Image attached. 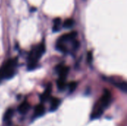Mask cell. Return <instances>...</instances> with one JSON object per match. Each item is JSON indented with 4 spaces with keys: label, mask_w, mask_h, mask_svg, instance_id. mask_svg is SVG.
Wrapping results in <instances>:
<instances>
[{
    "label": "cell",
    "mask_w": 127,
    "mask_h": 126,
    "mask_svg": "<svg viewBox=\"0 0 127 126\" xmlns=\"http://www.w3.org/2000/svg\"><path fill=\"white\" fill-rule=\"evenodd\" d=\"M77 36V33L75 31L66 33L63 35L62 36H60L58 39H57V42H62V43H65V42L68 41H74L76 39V36Z\"/></svg>",
    "instance_id": "cell-4"
},
{
    "label": "cell",
    "mask_w": 127,
    "mask_h": 126,
    "mask_svg": "<svg viewBox=\"0 0 127 126\" xmlns=\"http://www.w3.org/2000/svg\"><path fill=\"white\" fill-rule=\"evenodd\" d=\"M51 85H48V86L47 87V88L45 89V92L42 94V96L40 97V99L42 101H45L47 100L51 95Z\"/></svg>",
    "instance_id": "cell-8"
},
{
    "label": "cell",
    "mask_w": 127,
    "mask_h": 126,
    "mask_svg": "<svg viewBox=\"0 0 127 126\" xmlns=\"http://www.w3.org/2000/svg\"><path fill=\"white\" fill-rule=\"evenodd\" d=\"M56 48L57 50H58L60 52L63 53H65L67 51V48L65 45V43H62V42H57L56 44Z\"/></svg>",
    "instance_id": "cell-14"
},
{
    "label": "cell",
    "mask_w": 127,
    "mask_h": 126,
    "mask_svg": "<svg viewBox=\"0 0 127 126\" xmlns=\"http://www.w3.org/2000/svg\"><path fill=\"white\" fill-rule=\"evenodd\" d=\"M45 52V45L42 42L35 47H33L28 56V70L33 71L37 66V62L39 59L42 57V56Z\"/></svg>",
    "instance_id": "cell-1"
},
{
    "label": "cell",
    "mask_w": 127,
    "mask_h": 126,
    "mask_svg": "<svg viewBox=\"0 0 127 126\" xmlns=\"http://www.w3.org/2000/svg\"><path fill=\"white\" fill-rule=\"evenodd\" d=\"M77 84L75 82H71V83H69V85H68V89H69L70 92L74 91L75 89H76V88H77Z\"/></svg>",
    "instance_id": "cell-16"
},
{
    "label": "cell",
    "mask_w": 127,
    "mask_h": 126,
    "mask_svg": "<svg viewBox=\"0 0 127 126\" xmlns=\"http://www.w3.org/2000/svg\"><path fill=\"white\" fill-rule=\"evenodd\" d=\"M62 25V21L60 18H56L54 20V26H53V31L54 32H58L60 30V27Z\"/></svg>",
    "instance_id": "cell-12"
},
{
    "label": "cell",
    "mask_w": 127,
    "mask_h": 126,
    "mask_svg": "<svg viewBox=\"0 0 127 126\" xmlns=\"http://www.w3.org/2000/svg\"><path fill=\"white\" fill-rule=\"evenodd\" d=\"M74 24V21L72 19H67L64 21L63 26L65 28H71L73 27Z\"/></svg>",
    "instance_id": "cell-13"
},
{
    "label": "cell",
    "mask_w": 127,
    "mask_h": 126,
    "mask_svg": "<svg viewBox=\"0 0 127 126\" xmlns=\"http://www.w3.org/2000/svg\"><path fill=\"white\" fill-rule=\"evenodd\" d=\"M29 108H30V104H29L28 102L25 101V102H22V103L19 106L18 110H19V113L24 114H25V113L28 111Z\"/></svg>",
    "instance_id": "cell-7"
},
{
    "label": "cell",
    "mask_w": 127,
    "mask_h": 126,
    "mask_svg": "<svg viewBox=\"0 0 127 126\" xmlns=\"http://www.w3.org/2000/svg\"><path fill=\"white\" fill-rule=\"evenodd\" d=\"M112 83L115 86H116L121 91L127 93V82H124V81H119V82L112 81Z\"/></svg>",
    "instance_id": "cell-6"
},
{
    "label": "cell",
    "mask_w": 127,
    "mask_h": 126,
    "mask_svg": "<svg viewBox=\"0 0 127 126\" xmlns=\"http://www.w3.org/2000/svg\"><path fill=\"white\" fill-rule=\"evenodd\" d=\"M17 63V59L14 58L8 59L2 65L0 68V82L1 79H9L15 75Z\"/></svg>",
    "instance_id": "cell-2"
},
{
    "label": "cell",
    "mask_w": 127,
    "mask_h": 126,
    "mask_svg": "<svg viewBox=\"0 0 127 126\" xmlns=\"http://www.w3.org/2000/svg\"><path fill=\"white\" fill-rule=\"evenodd\" d=\"M57 88L60 91H63L66 88V82H65V78L60 77L57 82Z\"/></svg>",
    "instance_id": "cell-11"
},
{
    "label": "cell",
    "mask_w": 127,
    "mask_h": 126,
    "mask_svg": "<svg viewBox=\"0 0 127 126\" xmlns=\"http://www.w3.org/2000/svg\"><path fill=\"white\" fill-rule=\"evenodd\" d=\"M69 68L66 66H64L63 65H58L56 67V71L59 74L60 77L62 78H66L68 74Z\"/></svg>",
    "instance_id": "cell-5"
},
{
    "label": "cell",
    "mask_w": 127,
    "mask_h": 126,
    "mask_svg": "<svg viewBox=\"0 0 127 126\" xmlns=\"http://www.w3.org/2000/svg\"><path fill=\"white\" fill-rule=\"evenodd\" d=\"M111 100H112V95H111L110 91H109L108 90H105L103 95L102 96V97L100 98V100L98 102L97 107L100 108L101 109H103L104 111L109 105Z\"/></svg>",
    "instance_id": "cell-3"
},
{
    "label": "cell",
    "mask_w": 127,
    "mask_h": 126,
    "mask_svg": "<svg viewBox=\"0 0 127 126\" xmlns=\"http://www.w3.org/2000/svg\"><path fill=\"white\" fill-rule=\"evenodd\" d=\"M87 61L89 63H92V61H93V54H92V52L91 51H89L88 52V54H87Z\"/></svg>",
    "instance_id": "cell-17"
},
{
    "label": "cell",
    "mask_w": 127,
    "mask_h": 126,
    "mask_svg": "<svg viewBox=\"0 0 127 126\" xmlns=\"http://www.w3.org/2000/svg\"><path fill=\"white\" fill-rule=\"evenodd\" d=\"M45 107L43 105L39 104L38 105H36V107L35 108V112H34V116L35 117H40L42 116L44 113H45Z\"/></svg>",
    "instance_id": "cell-9"
},
{
    "label": "cell",
    "mask_w": 127,
    "mask_h": 126,
    "mask_svg": "<svg viewBox=\"0 0 127 126\" xmlns=\"http://www.w3.org/2000/svg\"><path fill=\"white\" fill-rule=\"evenodd\" d=\"M13 115V110L12 109H9L6 111L5 114H4V120L5 121H8L10 120V118L12 117Z\"/></svg>",
    "instance_id": "cell-15"
},
{
    "label": "cell",
    "mask_w": 127,
    "mask_h": 126,
    "mask_svg": "<svg viewBox=\"0 0 127 126\" xmlns=\"http://www.w3.org/2000/svg\"><path fill=\"white\" fill-rule=\"evenodd\" d=\"M60 102H61V101L58 98H53L51 102V111H54L57 110L58 108V107L60 106Z\"/></svg>",
    "instance_id": "cell-10"
}]
</instances>
